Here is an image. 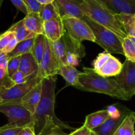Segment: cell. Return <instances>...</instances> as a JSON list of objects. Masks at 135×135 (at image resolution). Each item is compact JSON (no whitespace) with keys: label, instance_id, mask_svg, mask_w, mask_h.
Returning a JSON list of instances; mask_svg holds the SVG:
<instances>
[{"label":"cell","instance_id":"21","mask_svg":"<svg viewBox=\"0 0 135 135\" xmlns=\"http://www.w3.org/2000/svg\"><path fill=\"white\" fill-rule=\"evenodd\" d=\"M116 19L127 35L135 37V13L115 15Z\"/></svg>","mask_w":135,"mask_h":135},{"label":"cell","instance_id":"12","mask_svg":"<svg viewBox=\"0 0 135 135\" xmlns=\"http://www.w3.org/2000/svg\"><path fill=\"white\" fill-rule=\"evenodd\" d=\"M110 112L109 116L103 124L92 130L97 135H114L125 116L129 113L126 111L120 112L117 109H114L113 111L110 110Z\"/></svg>","mask_w":135,"mask_h":135},{"label":"cell","instance_id":"26","mask_svg":"<svg viewBox=\"0 0 135 135\" xmlns=\"http://www.w3.org/2000/svg\"><path fill=\"white\" fill-rule=\"evenodd\" d=\"M46 38V37L44 34H37L36 37H35L34 44L32 49V54L39 65L42 59L44 52Z\"/></svg>","mask_w":135,"mask_h":135},{"label":"cell","instance_id":"1","mask_svg":"<svg viewBox=\"0 0 135 135\" xmlns=\"http://www.w3.org/2000/svg\"><path fill=\"white\" fill-rule=\"evenodd\" d=\"M42 81L43 86L42 99L33 115L36 134L43 135L58 128L74 130L73 128L58 119L55 114L56 76L43 78Z\"/></svg>","mask_w":135,"mask_h":135},{"label":"cell","instance_id":"11","mask_svg":"<svg viewBox=\"0 0 135 135\" xmlns=\"http://www.w3.org/2000/svg\"><path fill=\"white\" fill-rule=\"evenodd\" d=\"M119 85L128 99L135 95V62L125 60L121 72L115 76Z\"/></svg>","mask_w":135,"mask_h":135},{"label":"cell","instance_id":"9","mask_svg":"<svg viewBox=\"0 0 135 135\" xmlns=\"http://www.w3.org/2000/svg\"><path fill=\"white\" fill-rule=\"evenodd\" d=\"M123 64L106 51L99 54L93 62L94 70L104 77H115L121 72Z\"/></svg>","mask_w":135,"mask_h":135},{"label":"cell","instance_id":"22","mask_svg":"<svg viewBox=\"0 0 135 135\" xmlns=\"http://www.w3.org/2000/svg\"><path fill=\"white\" fill-rule=\"evenodd\" d=\"M134 124L135 112H129L114 135H135Z\"/></svg>","mask_w":135,"mask_h":135},{"label":"cell","instance_id":"37","mask_svg":"<svg viewBox=\"0 0 135 135\" xmlns=\"http://www.w3.org/2000/svg\"><path fill=\"white\" fill-rule=\"evenodd\" d=\"M18 43V40L17 39L16 37H14V38H13V39L9 42L6 48L3 50V52H5L7 53V54H9V53H10L11 52H12L15 48V47L17 46V44Z\"/></svg>","mask_w":135,"mask_h":135},{"label":"cell","instance_id":"5","mask_svg":"<svg viewBox=\"0 0 135 135\" xmlns=\"http://www.w3.org/2000/svg\"><path fill=\"white\" fill-rule=\"evenodd\" d=\"M83 19L92 29L94 34L96 43L110 54L115 53L124 55L122 40L115 33L90 19L85 15Z\"/></svg>","mask_w":135,"mask_h":135},{"label":"cell","instance_id":"28","mask_svg":"<svg viewBox=\"0 0 135 135\" xmlns=\"http://www.w3.org/2000/svg\"><path fill=\"white\" fill-rule=\"evenodd\" d=\"M14 85L15 83L8 74L7 70L0 67V88L2 87L9 88Z\"/></svg>","mask_w":135,"mask_h":135},{"label":"cell","instance_id":"17","mask_svg":"<svg viewBox=\"0 0 135 135\" xmlns=\"http://www.w3.org/2000/svg\"><path fill=\"white\" fill-rule=\"evenodd\" d=\"M81 71H79L75 66L70 64H63L61 66L59 71V75H61L68 86H73L79 89L80 83L79 82V75Z\"/></svg>","mask_w":135,"mask_h":135},{"label":"cell","instance_id":"4","mask_svg":"<svg viewBox=\"0 0 135 135\" xmlns=\"http://www.w3.org/2000/svg\"><path fill=\"white\" fill-rule=\"evenodd\" d=\"M52 44L61 66L63 64L77 66L80 59L85 56V50L82 42L73 38L67 32Z\"/></svg>","mask_w":135,"mask_h":135},{"label":"cell","instance_id":"36","mask_svg":"<svg viewBox=\"0 0 135 135\" xmlns=\"http://www.w3.org/2000/svg\"><path fill=\"white\" fill-rule=\"evenodd\" d=\"M18 135H36L34 130V126H26L22 127Z\"/></svg>","mask_w":135,"mask_h":135},{"label":"cell","instance_id":"16","mask_svg":"<svg viewBox=\"0 0 135 135\" xmlns=\"http://www.w3.org/2000/svg\"><path fill=\"white\" fill-rule=\"evenodd\" d=\"M115 15L135 13V0H100Z\"/></svg>","mask_w":135,"mask_h":135},{"label":"cell","instance_id":"31","mask_svg":"<svg viewBox=\"0 0 135 135\" xmlns=\"http://www.w3.org/2000/svg\"><path fill=\"white\" fill-rule=\"evenodd\" d=\"M38 76V75L26 76L22 71H21V70H18L11 77V78L13 82L15 83V84H21V83H26L28 81L30 80V79H32V78Z\"/></svg>","mask_w":135,"mask_h":135},{"label":"cell","instance_id":"20","mask_svg":"<svg viewBox=\"0 0 135 135\" xmlns=\"http://www.w3.org/2000/svg\"><path fill=\"white\" fill-rule=\"evenodd\" d=\"M110 113V110L109 109H108L89 114L86 117L84 125L89 128L90 130H92L96 127L103 124L109 117Z\"/></svg>","mask_w":135,"mask_h":135},{"label":"cell","instance_id":"42","mask_svg":"<svg viewBox=\"0 0 135 135\" xmlns=\"http://www.w3.org/2000/svg\"><path fill=\"white\" fill-rule=\"evenodd\" d=\"M90 135H97V134H96L95 133V132H94L93 130H91V132H90Z\"/></svg>","mask_w":135,"mask_h":135},{"label":"cell","instance_id":"10","mask_svg":"<svg viewBox=\"0 0 135 135\" xmlns=\"http://www.w3.org/2000/svg\"><path fill=\"white\" fill-rule=\"evenodd\" d=\"M42 79L39 77L30 79L27 82L21 84H15L9 88H0V97L3 103L8 102H14L21 101Z\"/></svg>","mask_w":135,"mask_h":135},{"label":"cell","instance_id":"29","mask_svg":"<svg viewBox=\"0 0 135 135\" xmlns=\"http://www.w3.org/2000/svg\"><path fill=\"white\" fill-rule=\"evenodd\" d=\"M21 58V56H18L10 58L8 61L7 70L8 74L10 77H11L16 71L19 70Z\"/></svg>","mask_w":135,"mask_h":135},{"label":"cell","instance_id":"6","mask_svg":"<svg viewBox=\"0 0 135 135\" xmlns=\"http://www.w3.org/2000/svg\"><path fill=\"white\" fill-rule=\"evenodd\" d=\"M0 112L8 118V123L18 127L34 126L33 114L25 108L20 101L0 105Z\"/></svg>","mask_w":135,"mask_h":135},{"label":"cell","instance_id":"27","mask_svg":"<svg viewBox=\"0 0 135 135\" xmlns=\"http://www.w3.org/2000/svg\"><path fill=\"white\" fill-rule=\"evenodd\" d=\"M122 45L126 59L135 62V37L127 35L122 41Z\"/></svg>","mask_w":135,"mask_h":135},{"label":"cell","instance_id":"40","mask_svg":"<svg viewBox=\"0 0 135 135\" xmlns=\"http://www.w3.org/2000/svg\"><path fill=\"white\" fill-rule=\"evenodd\" d=\"M41 5H44V4L50 3L54 2L55 0H37Z\"/></svg>","mask_w":135,"mask_h":135},{"label":"cell","instance_id":"7","mask_svg":"<svg viewBox=\"0 0 135 135\" xmlns=\"http://www.w3.org/2000/svg\"><path fill=\"white\" fill-rule=\"evenodd\" d=\"M66 32L78 42L89 40L95 42V37L88 24L82 19L73 17H62Z\"/></svg>","mask_w":135,"mask_h":135},{"label":"cell","instance_id":"34","mask_svg":"<svg viewBox=\"0 0 135 135\" xmlns=\"http://www.w3.org/2000/svg\"><path fill=\"white\" fill-rule=\"evenodd\" d=\"M12 3L14 5V6L18 9V11L23 13L26 15L29 13V11L27 7L25 4L22 0H10Z\"/></svg>","mask_w":135,"mask_h":135},{"label":"cell","instance_id":"43","mask_svg":"<svg viewBox=\"0 0 135 135\" xmlns=\"http://www.w3.org/2000/svg\"><path fill=\"white\" fill-rule=\"evenodd\" d=\"M2 103H3V101H2V100H1V97H0V105L2 104Z\"/></svg>","mask_w":135,"mask_h":135},{"label":"cell","instance_id":"32","mask_svg":"<svg viewBox=\"0 0 135 135\" xmlns=\"http://www.w3.org/2000/svg\"><path fill=\"white\" fill-rule=\"evenodd\" d=\"M22 128L7 123L0 127V135H18Z\"/></svg>","mask_w":135,"mask_h":135},{"label":"cell","instance_id":"18","mask_svg":"<svg viewBox=\"0 0 135 135\" xmlns=\"http://www.w3.org/2000/svg\"><path fill=\"white\" fill-rule=\"evenodd\" d=\"M39 68V64L37 63L31 52L26 53L21 56L19 70L22 71L25 75H38Z\"/></svg>","mask_w":135,"mask_h":135},{"label":"cell","instance_id":"23","mask_svg":"<svg viewBox=\"0 0 135 135\" xmlns=\"http://www.w3.org/2000/svg\"><path fill=\"white\" fill-rule=\"evenodd\" d=\"M9 30L15 33V37L18 42L34 38L37 35L36 33L30 31L26 27L22 19L17 22V23L14 24L11 27L9 28Z\"/></svg>","mask_w":135,"mask_h":135},{"label":"cell","instance_id":"15","mask_svg":"<svg viewBox=\"0 0 135 135\" xmlns=\"http://www.w3.org/2000/svg\"><path fill=\"white\" fill-rule=\"evenodd\" d=\"M42 81L40 80L20 101L21 104L33 115L42 99Z\"/></svg>","mask_w":135,"mask_h":135},{"label":"cell","instance_id":"13","mask_svg":"<svg viewBox=\"0 0 135 135\" xmlns=\"http://www.w3.org/2000/svg\"><path fill=\"white\" fill-rule=\"evenodd\" d=\"M83 1V0H55L61 18L73 17L82 19L84 16L80 8Z\"/></svg>","mask_w":135,"mask_h":135},{"label":"cell","instance_id":"2","mask_svg":"<svg viewBox=\"0 0 135 135\" xmlns=\"http://www.w3.org/2000/svg\"><path fill=\"white\" fill-rule=\"evenodd\" d=\"M80 87L79 89L109 95L122 100H129L116 79L104 77L93 68L84 67L79 75Z\"/></svg>","mask_w":135,"mask_h":135},{"label":"cell","instance_id":"19","mask_svg":"<svg viewBox=\"0 0 135 135\" xmlns=\"http://www.w3.org/2000/svg\"><path fill=\"white\" fill-rule=\"evenodd\" d=\"M22 20L25 25L29 30L36 34H44V21L40 17L39 13L29 12Z\"/></svg>","mask_w":135,"mask_h":135},{"label":"cell","instance_id":"33","mask_svg":"<svg viewBox=\"0 0 135 135\" xmlns=\"http://www.w3.org/2000/svg\"><path fill=\"white\" fill-rule=\"evenodd\" d=\"M22 1L27 7L29 12L39 13L42 5L37 0H22Z\"/></svg>","mask_w":135,"mask_h":135},{"label":"cell","instance_id":"3","mask_svg":"<svg viewBox=\"0 0 135 135\" xmlns=\"http://www.w3.org/2000/svg\"><path fill=\"white\" fill-rule=\"evenodd\" d=\"M80 8L88 18L115 33L122 41L127 36L115 14L100 0H83Z\"/></svg>","mask_w":135,"mask_h":135},{"label":"cell","instance_id":"30","mask_svg":"<svg viewBox=\"0 0 135 135\" xmlns=\"http://www.w3.org/2000/svg\"><path fill=\"white\" fill-rule=\"evenodd\" d=\"M15 37V33L12 30H8L3 34H0V52L3 51L9 42Z\"/></svg>","mask_w":135,"mask_h":135},{"label":"cell","instance_id":"14","mask_svg":"<svg viewBox=\"0 0 135 135\" xmlns=\"http://www.w3.org/2000/svg\"><path fill=\"white\" fill-rule=\"evenodd\" d=\"M66 32L62 18L45 21L44 35L52 42L58 40Z\"/></svg>","mask_w":135,"mask_h":135},{"label":"cell","instance_id":"38","mask_svg":"<svg viewBox=\"0 0 135 135\" xmlns=\"http://www.w3.org/2000/svg\"><path fill=\"white\" fill-rule=\"evenodd\" d=\"M8 61L9 58H8L7 54L3 51L0 52V67L7 69Z\"/></svg>","mask_w":135,"mask_h":135},{"label":"cell","instance_id":"24","mask_svg":"<svg viewBox=\"0 0 135 135\" xmlns=\"http://www.w3.org/2000/svg\"><path fill=\"white\" fill-rule=\"evenodd\" d=\"M39 14L44 21L61 18L55 1L52 3L41 5Z\"/></svg>","mask_w":135,"mask_h":135},{"label":"cell","instance_id":"35","mask_svg":"<svg viewBox=\"0 0 135 135\" xmlns=\"http://www.w3.org/2000/svg\"><path fill=\"white\" fill-rule=\"evenodd\" d=\"M91 130L83 124L81 127L75 129L68 135H90Z\"/></svg>","mask_w":135,"mask_h":135},{"label":"cell","instance_id":"8","mask_svg":"<svg viewBox=\"0 0 135 135\" xmlns=\"http://www.w3.org/2000/svg\"><path fill=\"white\" fill-rule=\"evenodd\" d=\"M61 66V64L55 54L52 42L46 38L44 52L39 65L38 77L42 79L43 78L55 76L59 74Z\"/></svg>","mask_w":135,"mask_h":135},{"label":"cell","instance_id":"41","mask_svg":"<svg viewBox=\"0 0 135 135\" xmlns=\"http://www.w3.org/2000/svg\"><path fill=\"white\" fill-rule=\"evenodd\" d=\"M4 0H0V11H1V5H2L3 2Z\"/></svg>","mask_w":135,"mask_h":135},{"label":"cell","instance_id":"25","mask_svg":"<svg viewBox=\"0 0 135 135\" xmlns=\"http://www.w3.org/2000/svg\"><path fill=\"white\" fill-rule=\"evenodd\" d=\"M34 40H35V37L18 42L15 48L13 51L11 52L10 53L7 54L9 60L11 58L18 56H22L23 54H26V53L31 52Z\"/></svg>","mask_w":135,"mask_h":135},{"label":"cell","instance_id":"39","mask_svg":"<svg viewBox=\"0 0 135 135\" xmlns=\"http://www.w3.org/2000/svg\"><path fill=\"white\" fill-rule=\"evenodd\" d=\"M62 130H63V128H55V129L51 130L46 132L43 135H68L65 132H63Z\"/></svg>","mask_w":135,"mask_h":135}]
</instances>
